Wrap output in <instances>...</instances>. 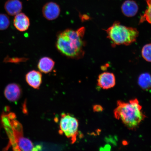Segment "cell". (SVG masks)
<instances>
[{
  "label": "cell",
  "instance_id": "cell-1",
  "mask_svg": "<svg viewBox=\"0 0 151 151\" xmlns=\"http://www.w3.org/2000/svg\"><path fill=\"white\" fill-rule=\"evenodd\" d=\"M85 28L74 30L66 29L61 32L57 37L56 46L60 53L67 57L79 59L84 56L86 42L83 40Z\"/></svg>",
  "mask_w": 151,
  "mask_h": 151
},
{
  "label": "cell",
  "instance_id": "cell-2",
  "mask_svg": "<svg viewBox=\"0 0 151 151\" xmlns=\"http://www.w3.org/2000/svg\"><path fill=\"white\" fill-rule=\"evenodd\" d=\"M13 113L3 115L1 121L9 139V146L14 151H32L34 147L32 142L23 135L21 124L15 120Z\"/></svg>",
  "mask_w": 151,
  "mask_h": 151
},
{
  "label": "cell",
  "instance_id": "cell-3",
  "mask_svg": "<svg viewBox=\"0 0 151 151\" xmlns=\"http://www.w3.org/2000/svg\"><path fill=\"white\" fill-rule=\"evenodd\" d=\"M114 113L115 118L121 120L131 129L137 128L146 117L142 111V106L137 99L131 100L129 103L118 101Z\"/></svg>",
  "mask_w": 151,
  "mask_h": 151
},
{
  "label": "cell",
  "instance_id": "cell-4",
  "mask_svg": "<svg viewBox=\"0 0 151 151\" xmlns=\"http://www.w3.org/2000/svg\"><path fill=\"white\" fill-rule=\"evenodd\" d=\"M105 31L107 37L112 42L113 47L116 45H131L136 41L139 34L136 28L122 25L118 21L115 22Z\"/></svg>",
  "mask_w": 151,
  "mask_h": 151
},
{
  "label": "cell",
  "instance_id": "cell-5",
  "mask_svg": "<svg viewBox=\"0 0 151 151\" xmlns=\"http://www.w3.org/2000/svg\"><path fill=\"white\" fill-rule=\"evenodd\" d=\"M78 122L74 117L70 114L63 113L61 115L59 133L65 134L70 139L72 143L75 142L78 134Z\"/></svg>",
  "mask_w": 151,
  "mask_h": 151
},
{
  "label": "cell",
  "instance_id": "cell-6",
  "mask_svg": "<svg viewBox=\"0 0 151 151\" xmlns=\"http://www.w3.org/2000/svg\"><path fill=\"white\" fill-rule=\"evenodd\" d=\"M61 9L58 4L54 2H50L46 4L43 7L42 13L44 18L48 20H55L59 16Z\"/></svg>",
  "mask_w": 151,
  "mask_h": 151
},
{
  "label": "cell",
  "instance_id": "cell-7",
  "mask_svg": "<svg viewBox=\"0 0 151 151\" xmlns=\"http://www.w3.org/2000/svg\"><path fill=\"white\" fill-rule=\"evenodd\" d=\"M98 86L104 89H108L116 85V78L114 74L104 72L99 75L97 80Z\"/></svg>",
  "mask_w": 151,
  "mask_h": 151
},
{
  "label": "cell",
  "instance_id": "cell-8",
  "mask_svg": "<svg viewBox=\"0 0 151 151\" xmlns=\"http://www.w3.org/2000/svg\"><path fill=\"white\" fill-rule=\"evenodd\" d=\"M30 24L28 17L22 13H20L15 16L14 20V24L15 28L20 32L27 31Z\"/></svg>",
  "mask_w": 151,
  "mask_h": 151
},
{
  "label": "cell",
  "instance_id": "cell-9",
  "mask_svg": "<svg viewBox=\"0 0 151 151\" xmlns=\"http://www.w3.org/2000/svg\"><path fill=\"white\" fill-rule=\"evenodd\" d=\"M22 93L19 86L15 83L9 84L4 91V95L6 99L11 101H15L19 99Z\"/></svg>",
  "mask_w": 151,
  "mask_h": 151
},
{
  "label": "cell",
  "instance_id": "cell-10",
  "mask_svg": "<svg viewBox=\"0 0 151 151\" xmlns=\"http://www.w3.org/2000/svg\"><path fill=\"white\" fill-rule=\"evenodd\" d=\"M26 80L27 83L35 89H39L42 82V75L39 71H30L26 76Z\"/></svg>",
  "mask_w": 151,
  "mask_h": 151
},
{
  "label": "cell",
  "instance_id": "cell-11",
  "mask_svg": "<svg viewBox=\"0 0 151 151\" xmlns=\"http://www.w3.org/2000/svg\"><path fill=\"white\" fill-rule=\"evenodd\" d=\"M122 12L124 16L131 17L135 16L138 11V6L136 2L132 0H127L122 5Z\"/></svg>",
  "mask_w": 151,
  "mask_h": 151
},
{
  "label": "cell",
  "instance_id": "cell-12",
  "mask_svg": "<svg viewBox=\"0 0 151 151\" xmlns=\"http://www.w3.org/2000/svg\"><path fill=\"white\" fill-rule=\"evenodd\" d=\"M4 8L7 14L15 16L21 12L22 3L19 0H8L5 3Z\"/></svg>",
  "mask_w": 151,
  "mask_h": 151
},
{
  "label": "cell",
  "instance_id": "cell-13",
  "mask_svg": "<svg viewBox=\"0 0 151 151\" xmlns=\"http://www.w3.org/2000/svg\"><path fill=\"white\" fill-rule=\"evenodd\" d=\"M55 65V62L52 58L48 57H44L39 60L37 67L41 72L47 73L52 70Z\"/></svg>",
  "mask_w": 151,
  "mask_h": 151
},
{
  "label": "cell",
  "instance_id": "cell-14",
  "mask_svg": "<svg viewBox=\"0 0 151 151\" xmlns=\"http://www.w3.org/2000/svg\"><path fill=\"white\" fill-rule=\"evenodd\" d=\"M138 83L143 90L151 89V75L148 73H142L139 77Z\"/></svg>",
  "mask_w": 151,
  "mask_h": 151
},
{
  "label": "cell",
  "instance_id": "cell-15",
  "mask_svg": "<svg viewBox=\"0 0 151 151\" xmlns=\"http://www.w3.org/2000/svg\"><path fill=\"white\" fill-rule=\"evenodd\" d=\"M148 5V8L144 14L141 16L140 23L147 22L151 24V0H146Z\"/></svg>",
  "mask_w": 151,
  "mask_h": 151
},
{
  "label": "cell",
  "instance_id": "cell-16",
  "mask_svg": "<svg viewBox=\"0 0 151 151\" xmlns=\"http://www.w3.org/2000/svg\"><path fill=\"white\" fill-rule=\"evenodd\" d=\"M141 53L142 57L146 61L151 62V43L146 44L143 47Z\"/></svg>",
  "mask_w": 151,
  "mask_h": 151
},
{
  "label": "cell",
  "instance_id": "cell-17",
  "mask_svg": "<svg viewBox=\"0 0 151 151\" xmlns=\"http://www.w3.org/2000/svg\"><path fill=\"white\" fill-rule=\"evenodd\" d=\"M10 24V20L8 16L4 14H0V30L7 29Z\"/></svg>",
  "mask_w": 151,
  "mask_h": 151
},
{
  "label": "cell",
  "instance_id": "cell-18",
  "mask_svg": "<svg viewBox=\"0 0 151 151\" xmlns=\"http://www.w3.org/2000/svg\"><path fill=\"white\" fill-rule=\"evenodd\" d=\"M27 60V58H9L7 57L5 58L4 61L5 62H11L15 63H18L20 62H25Z\"/></svg>",
  "mask_w": 151,
  "mask_h": 151
},
{
  "label": "cell",
  "instance_id": "cell-19",
  "mask_svg": "<svg viewBox=\"0 0 151 151\" xmlns=\"http://www.w3.org/2000/svg\"><path fill=\"white\" fill-rule=\"evenodd\" d=\"M93 110L94 112H100L102 111L103 110V109L101 106L96 105L94 106Z\"/></svg>",
  "mask_w": 151,
  "mask_h": 151
},
{
  "label": "cell",
  "instance_id": "cell-20",
  "mask_svg": "<svg viewBox=\"0 0 151 151\" xmlns=\"http://www.w3.org/2000/svg\"><path fill=\"white\" fill-rule=\"evenodd\" d=\"M41 149H42V147L40 145H37L36 146L34 147L32 151L41 150Z\"/></svg>",
  "mask_w": 151,
  "mask_h": 151
},
{
  "label": "cell",
  "instance_id": "cell-21",
  "mask_svg": "<svg viewBox=\"0 0 151 151\" xmlns=\"http://www.w3.org/2000/svg\"><path fill=\"white\" fill-rule=\"evenodd\" d=\"M88 18H89L86 15H83V16L81 17V19H82V20H87Z\"/></svg>",
  "mask_w": 151,
  "mask_h": 151
}]
</instances>
